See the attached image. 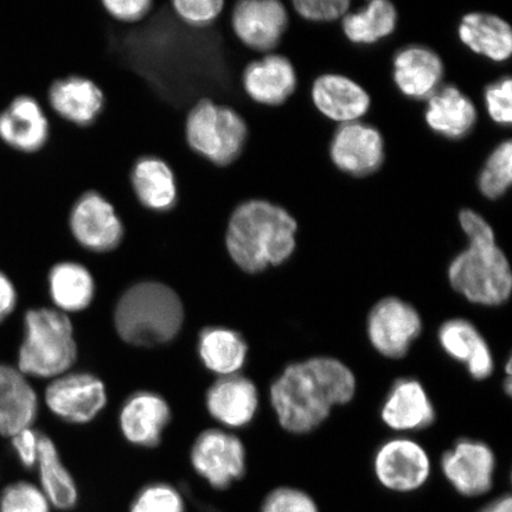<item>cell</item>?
I'll use <instances>...</instances> for the list:
<instances>
[{
  "label": "cell",
  "mask_w": 512,
  "mask_h": 512,
  "mask_svg": "<svg viewBox=\"0 0 512 512\" xmlns=\"http://www.w3.org/2000/svg\"><path fill=\"white\" fill-rule=\"evenodd\" d=\"M421 332L422 319L418 310L396 297L380 300L367 319L370 344L390 360L405 357Z\"/></svg>",
  "instance_id": "obj_10"
},
{
  "label": "cell",
  "mask_w": 512,
  "mask_h": 512,
  "mask_svg": "<svg viewBox=\"0 0 512 512\" xmlns=\"http://www.w3.org/2000/svg\"><path fill=\"white\" fill-rule=\"evenodd\" d=\"M459 221L470 245L448 267L453 290L476 305L495 307L507 303L512 273L507 256L496 245L494 230L470 209L460 213Z\"/></svg>",
  "instance_id": "obj_3"
},
{
  "label": "cell",
  "mask_w": 512,
  "mask_h": 512,
  "mask_svg": "<svg viewBox=\"0 0 512 512\" xmlns=\"http://www.w3.org/2000/svg\"><path fill=\"white\" fill-rule=\"evenodd\" d=\"M512 182V144L502 143L491 153L479 177V189L490 200H497L509 189Z\"/></svg>",
  "instance_id": "obj_33"
},
{
  "label": "cell",
  "mask_w": 512,
  "mask_h": 512,
  "mask_svg": "<svg viewBox=\"0 0 512 512\" xmlns=\"http://www.w3.org/2000/svg\"><path fill=\"white\" fill-rule=\"evenodd\" d=\"M184 309L169 286L143 281L120 297L114 312L115 329L124 341L136 347L169 343L181 331Z\"/></svg>",
  "instance_id": "obj_4"
},
{
  "label": "cell",
  "mask_w": 512,
  "mask_h": 512,
  "mask_svg": "<svg viewBox=\"0 0 512 512\" xmlns=\"http://www.w3.org/2000/svg\"><path fill=\"white\" fill-rule=\"evenodd\" d=\"M356 377L332 357H312L287 366L270 389L273 411L288 433L307 434L329 418L332 408L354 399Z\"/></svg>",
  "instance_id": "obj_1"
},
{
  "label": "cell",
  "mask_w": 512,
  "mask_h": 512,
  "mask_svg": "<svg viewBox=\"0 0 512 512\" xmlns=\"http://www.w3.org/2000/svg\"><path fill=\"white\" fill-rule=\"evenodd\" d=\"M198 355L211 373L232 376L245 366L248 345L240 332L211 326L204 329L198 338Z\"/></svg>",
  "instance_id": "obj_28"
},
{
  "label": "cell",
  "mask_w": 512,
  "mask_h": 512,
  "mask_svg": "<svg viewBox=\"0 0 512 512\" xmlns=\"http://www.w3.org/2000/svg\"><path fill=\"white\" fill-rule=\"evenodd\" d=\"M130 183L134 197L152 213H168L178 198L174 169L166 160L156 156L140 157L133 163Z\"/></svg>",
  "instance_id": "obj_20"
},
{
  "label": "cell",
  "mask_w": 512,
  "mask_h": 512,
  "mask_svg": "<svg viewBox=\"0 0 512 512\" xmlns=\"http://www.w3.org/2000/svg\"><path fill=\"white\" fill-rule=\"evenodd\" d=\"M298 14L309 21H334L347 12L350 3L347 0H298L293 3Z\"/></svg>",
  "instance_id": "obj_38"
},
{
  "label": "cell",
  "mask_w": 512,
  "mask_h": 512,
  "mask_svg": "<svg viewBox=\"0 0 512 512\" xmlns=\"http://www.w3.org/2000/svg\"><path fill=\"white\" fill-rule=\"evenodd\" d=\"M312 98L326 117L347 124L361 118L370 106L368 93L341 75L320 76L313 83Z\"/></svg>",
  "instance_id": "obj_25"
},
{
  "label": "cell",
  "mask_w": 512,
  "mask_h": 512,
  "mask_svg": "<svg viewBox=\"0 0 512 512\" xmlns=\"http://www.w3.org/2000/svg\"><path fill=\"white\" fill-rule=\"evenodd\" d=\"M437 418L426 389L418 380L401 379L390 388L381 408L384 425L398 433H409L433 425Z\"/></svg>",
  "instance_id": "obj_15"
},
{
  "label": "cell",
  "mask_w": 512,
  "mask_h": 512,
  "mask_svg": "<svg viewBox=\"0 0 512 512\" xmlns=\"http://www.w3.org/2000/svg\"><path fill=\"white\" fill-rule=\"evenodd\" d=\"M192 469L215 490H227L245 477L247 453L242 441L221 430L204 431L192 446Z\"/></svg>",
  "instance_id": "obj_8"
},
{
  "label": "cell",
  "mask_w": 512,
  "mask_h": 512,
  "mask_svg": "<svg viewBox=\"0 0 512 512\" xmlns=\"http://www.w3.org/2000/svg\"><path fill=\"white\" fill-rule=\"evenodd\" d=\"M78 358L70 319L63 312L32 309L25 313L24 338L18 352L23 375L51 379L66 374Z\"/></svg>",
  "instance_id": "obj_5"
},
{
  "label": "cell",
  "mask_w": 512,
  "mask_h": 512,
  "mask_svg": "<svg viewBox=\"0 0 512 512\" xmlns=\"http://www.w3.org/2000/svg\"><path fill=\"white\" fill-rule=\"evenodd\" d=\"M51 300L61 312H80L92 304L95 281L79 262L63 261L51 268L48 277Z\"/></svg>",
  "instance_id": "obj_30"
},
{
  "label": "cell",
  "mask_w": 512,
  "mask_h": 512,
  "mask_svg": "<svg viewBox=\"0 0 512 512\" xmlns=\"http://www.w3.org/2000/svg\"><path fill=\"white\" fill-rule=\"evenodd\" d=\"M478 512H512V498L510 495L499 497Z\"/></svg>",
  "instance_id": "obj_42"
},
{
  "label": "cell",
  "mask_w": 512,
  "mask_h": 512,
  "mask_svg": "<svg viewBox=\"0 0 512 512\" xmlns=\"http://www.w3.org/2000/svg\"><path fill=\"white\" fill-rule=\"evenodd\" d=\"M477 112L471 100L453 86H447L430 99L426 121L433 131L446 138L460 139L475 126Z\"/></svg>",
  "instance_id": "obj_27"
},
{
  "label": "cell",
  "mask_w": 512,
  "mask_h": 512,
  "mask_svg": "<svg viewBox=\"0 0 512 512\" xmlns=\"http://www.w3.org/2000/svg\"><path fill=\"white\" fill-rule=\"evenodd\" d=\"M297 229L296 220L285 209L251 200L230 214L224 245L240 270L258 274L291 258L297 246Z\"/></svg>",
  "instance_id": "obj_2"
},
{
  "label": "cell",
  "mask_w": 512,
  "mask_h": 512,
  "mask_svg": "<svg viewBox=\"0 0 512 512\" xmlns=\"http://www.w3.org/2000/svg\"><path fill=\"white\" fill-rule=\"evenodd\" d=\"M0 512H55L40 486L18 479L0 490Z\"/></svg>",
  "instance_id": "obj_34"
},
{
  "label": "cell",
  "mask_w": 512,
  "mask_h": 512,
  "mask_svg": "<svg viewBox=\"0 0 512 512\" xmlns=\"http://www.w3.org/2000/svg\"><path fill=\"white\" fill-rule=\"evenodd\" d=\"M383 139L376 128L348 123L338 128L331 158L339 170L354 176L373 174L383 162Z\"/></svg>",
  "instance_id": "obj_14"
},
{
  "label": "cell",
  "mask_w": 512,
  "mask_h": 512,
  "mask_svg": "<svg viewBox=\"0 0 512 512\" xmlns=\"http://www.w3.org/2000/svg\"><path fill=\"white\" fill-rule=\"evenodd\" d=\"M460 40L475 53L503 62L512 53V32L503 19L488 14H470L462 19Z\"/></svg>",
  "instance_id": "obj_29"
},
{
  "label": "cell",
  "mask_w": 512,
  "mask_h": 512,
  "mask_svg": "<svg viewBox=\"0 0 512 512\" xmlns=\"http://www.w3.org/2000/svg\"><path fill=\"white\" fill-rule=\"evenodd\" d=\"M260 512H320V510L315 499L307 492L291 486H280L265 497Z\"/></svg>",
  "instance_id": "obj_36"
},
{
  "label": "cell",
  "mask_w": 512,
  "mask_h": 512,
  "mask_svg": "<svg viewBox=\"0 0 512 512\" xmlns=\"http://www.w3.org/2000/svg\"><path fill=\"white\" fill-rule=\"evenodd\" d=\"M35 469L38 486L55 512H72L78 508L80 491L72 473L63 464L59 451L48 435L41 434Z\"/></svg>",
  "instance_id": "obj_26"
},
{
  "label": "cell",
  "mask_w": 512,
  "mask_h": 512,
  "mask_svg": "<svg viewBox=\"0 0 512 512\" xmlns=\"http://www.w3.org/2000/svg\"><path fill=\"white\" fill-rule=\"evenodd\" d=\"M443 76V61L431 49L408 47L395 56L394 80L408 98H431Z\"/></svg>",
  "instance_id": "obj_24"
},
{
  "label": "cell",
  "mask_w": 512,
  "mask_h": 512,
  "mask_svg": "<svg viewBox=\"0 0 512 512\" xmlns=\"http://www.w3.org/2000/svg\"><path fill=\"white\" fill-rule=\"evenodd\" d=\"M242 85L249 98L258 104L279 106L296 89V70L286 57L268 55L248 64L242 75Z\"/></svg>",
  "instance_id": "obj_23"
},
{
  "label": "cell",
  "mask_w": 512,
  "mask_h": 512,
  "mask_svg": "<svg viewBox=\"0 0 512 512\" xmlns=\"http://www.w3.org/2000/svg\"><path fill=\"white\" fill-rule=\"evenodd\" d=\"M127 512H188V507L176 486L153 482L134 495Z\"/></svg>",
  "instance_id": "obj_32"
},
{
  "label": "cell",
  "mask_w": 512,
  "mask_h": 512,
  "mask_svg": "<svg viewBox=\"0 0 512 512\" xmlns=\"http://www.w3.org/2000/svg\"><path fill=\"white\" fill-rule=\"evenodd\" d=\"M511 87V79L504 78L486 88V105H488L490 117L492 120H495L497 124H511Z\"/></svg>",
  "instance_id": "obj_37"
},
{
  "label": "cell",
  "mask_w": 512,
  "mask_h": 512,
  "mask_svg": "<svg viewBox=\"0 0 512 512\" xmlns=\"http://www.w3.org/2000/svg\"><path fill=\"white\" fill-rule=\"evenodd\" d=\"M100 3L108 16L124 24L143 21L155 6L152 0H102Z\"/></svg>",
  "instance_id": "obj_39"
},
{
  "label": "cell",
  "mask_w": 512,
  "mask_h": 512,
  "mask_svg": "<svg viewBox=\"0 0 512 512\" xmlns=\"http://www.w3.org/2000/svg\"><path fill=\"white\" fill-rule=\"evenodd\" d=\"M37 414V394L25 375L0 363V434L12 438L31 428Z\"/></svg>",
  "instance_id": "obj_22"
},
{
  "label": "cell",
  "mask_w": 512,
  "mask_h": 512,
  "mask_svg": "<svg viewBox=\"0 0 512 512\" xmlns=\"http://www.w3.org/2000/svg\"><path fill=\"white\" fill-rule=\"evenodd\" d=\"M441 348L452 360L465 364L475 380H486L494 373L495 360L488 342L469 320H447L438 332Z\"/></svg>",
  "instance_id": "obj_19"
},
{
  "label": "cell",
  "mask_w": 512,
  "mask_h": 512,
  "mask_svg": "<svg viewBox=\"0 0 512 512\" xmlns=\"http://www.w3.org/2000/svg\"><path fill=\"white\" fill-rule=\"evenodd\" d=\"M69 229L76 242L93 253L112 252L125 238L117 208L95 190L76 198L69 211Z\"/></svg>",
  "instance_id": "obj_7"
},
{
  "label": "cell",
  "mask_w": 512,
  "mask_h": 512,
  "mask_svg": "<svg viewBox=\"0 0 512 512\" xmlns=\"http://www.w3.org/2000/svg\"><path fill=\"white\" fill-rule=\"evenodd\" d=\"M441 471L459 495L484 496L495 483L497 460L494 451L482 441L462 439L441 458Z\"/></svg>",
  "instance_id": "obj_11"
},
{
  "label": "cell",
  "mask_w": 512,
  "mask_h": 512,
  "mask_svg": "<svg viewBox=\"0 0 512 512\" xmlns=\"http://www.w3.org/2000/svg\"><path fill=\"white\" fill-rule=\"evenodd\" d=\"M224 0H174L172 11L191 28L208 29L222 15Z\"/></svg>",
  "instance_id": "obj_35"
},
{
  "label": "cell",
  "mask_w": 512,
  "mask_h": 512,
  "mask_svg": "<svg viewBox=\"0 0 512 512\" xmlns=\"http://www.w3.org/2000/svg\"><path fill=\"white\" fill-rule=\"evenodd\" d=\"M247 138L245 119L213 99L198 101L184 121V139L191 152L216 168H227L236 162Z\"/></svg>",
  "instance_id": "obj_6"
},
{
  "label": "cell",
  "mask_w": 512,
  "mask_h": 512,
  "mask_svg": "<svg viewBox=\"0 0 512 512\" xmlns=\"http://www.w3.org/2000/svg\"><path fill=\"white\" fill-rule=\"evenodd\" d=\"M44 400L57 418L70 424H87L105 408L104 382L87 373L56 377L44 393Z\"/></svg>",
  "instance_id": "obj_12"
},
{
  "label": "cell",
  "mask_w": 512,
  "mask_h": 512,
  "mask_svg": "<svg viewBox=\"0 0 512 512\" xmlns=\"http://www.w3.org/2000/svg\"><path fill=\"white\" fill-rule=\"evenodd\" d=\"M40 438L41 434L32 428H27L11 438L12 448L25 470H35L38 450H40Z\"/></svg>",
  "instance_id": "obj_40"
},
{
  "label": "cell",
  "mask_w": 512,
  "mask_h": 512,
  "mask_svg": "<svg viewBox=\"0 0 512 512\" xmlns=\"http://www.w3.org/2000/svg\"><path fill=\"white\" fill-rule=\"evenodd\" d=\"M171 411L162 396L138 392L128 398L119 414L120 430L131 444L156 447L170 424Z\"/></svg>",
  "instance_id": "obj_16"
},
{
  "label": "cell",
  "mask_w": 512,
  "mask_h": 512,
  "mask_svg": "<svg viewBox=\"0 0 512 512\" xmlns=\"http://www.w3.org/2000/svg\"><path fill=\"white\" fill-rule=\"evenodd\" d=\"M18 302L17 291L8 275L0 272V324L15 311Z\"/></svg>",
  "instance_id": "obj_41"
},
{
  "label": "cell",
  "mask_w": 512,
  "mask_h": 512,
  "mask_svg": "<svg viewBox=\"0 0 512 512\" xmlns=\"http://www.w3.org/2000/svg\"><path fill=\"white\" fill-rule=\"evenodd\" d=\"M208 412L221 425L230 428L246 427L259 409V392L255 384L238 374L221 377L207 393Z\"/></svg>",
  "instance_id": "obj_18"
},
{
  "label": "cell",
  "mask_w": 512,
  "mask_h": 512,
  "mask_svg": "<svg viewBox=\"0 0 512 512\" xmlns=\"http://www.w3.org/2000/svg\"><path fill=\"white\" fill-rule=\"evenodd\" d=\"M374 473L384 489L395 494H412L430 480V454L413 439H390L375 453Z\"/></svg>",
  "instance_id": "obj_9"
},
{
  "label": "cell",
  "mask_w": 512,
  "mask_h": 512,
  "mask_svg": "<svg viewBox=\"0 0 512 512\" xmlns=\"http://www.w3.org/2000/svg\"><path fill=\"white\" fill-rule=\"evenodd\" d=\"M398 14L392 3L374 0L367 8L344 18V34L358 44L379 42L395 30Z\"/></svg>",
  "instance_id": "obj_31"
},
{
  "label": "cell",
  "mask_w": 512,
  "mask_h": 512,
  "mask_svg": "<svg viewBox=\"0 0 512 512\" xmlns=\"http://www.w3.org/2000/svg\"><path fill=\"white\" fill-rule=\"evenodd\" d=\"M105 100L98 83L81 75L57 80L49 89V104L54 112L78 127L93 125L104 111Z\"/></svg>",
  "instance_id": "obj_17"
},
{
  "label": "cell",
  "mask_w": 512,
  "mask_h": 512,
  "mask_svg": "<svg viewBox=\"0 0 512 512\" xmlns=\"http://www.w3.org/2000/svg\"><path fill=\"white\" fill-rule=\"evenodd\" d=\"M287 12L277 0H242L232 11V29L246 47L268 51L287 28Z\"/></svg>",
  "instance_id": "obj_13"
},
{
  "label": "cell",
  "mask_w": 512,
  "mask_h": 512,
  "mask_svg": "<svg viewBox=\"0 0 512 512\" xmlns=\"http://www.w3.org/2000/svg\"><path fill=\"white\" fill-rule=\"evenodd\" d=\"M49 136V120L30 96H19L0 114V138L18 151H40Z\"/></svg>",
  "instance_id": "obj_21"
}]
</instances>
